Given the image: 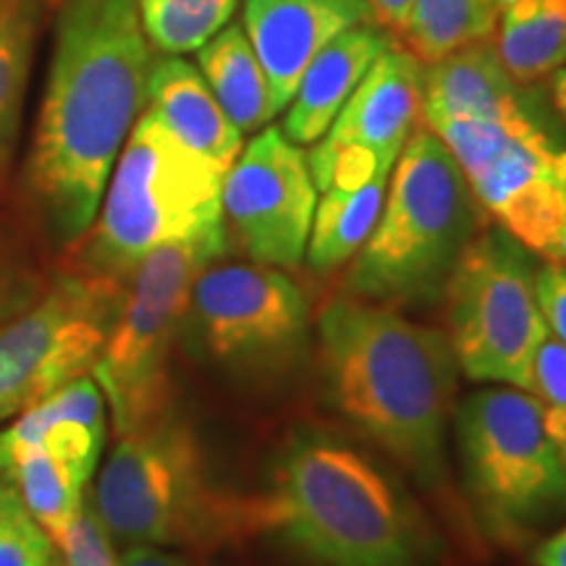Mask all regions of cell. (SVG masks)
Wrapping results in <instances>:
<instances>
[{"instance_id": "cell-1", "label": "cell", "mask_w": 566, "mask_h": 566, "mask_svg": "<svg viewBox=\"0 0 566 566\" xmlns=\"http://www.w3.org/2000/svg\"><path fill=\"white\" fill-rule=\"evenodd\" d=\"M150 66L137 0H59L30 187L63 242L95 223L113 166L147 105Z\"/></svg>"}, {"instance_id": "cell-2", "label": "cell", "mask_w": 566, "mask_h": 566, "mask_svg": "<svg viewBox=\"0 0 566 566\" xmlns=\"http://www.w3.org/2000/svg\"><path fill=\"white\" fill-rule=\"evenodd\" d=\"M317 342L342 415L422 483H438L459 370L449 336L386 304L338 296L323 310Z\"/></svg>"}, {"instance_id": "cell-3", "label": "cell", "mask_w": 566, "mask_h": 566, "mask_svg": "<svg viewBox=\"0 0 566 566\" xmlns=\"http://www.w3.org/2000/svg\"><path fill=\"white\" fill-rule=\"evenodd\" d=\"M250 514L252 530L273 535L310 566L433 562V537L407 495L365 454L323 436L283 451Z\"/></svg>"}, {"instance_id": "cell-4", "label": "cell", "mask_w": 566, "mask_h": 566, "mask_svg": "<svg viewBox=\"0 0 566 566\" xmlns=\"http://www.w3.org/2000/svg\"><path fill=\"white\" fill-rule=\"evenodd\" d=\"M478 208L441 137L430 126L415 129L388 179L378 223L354 254L349 292L386 307L436 302L475 237Z\"/></svg>"}, {"instance_id": "cell-5", "label": "cell", "mask_w": 566, "mask_h": 566, "mask_svg": "<svg viewBox=\"0 0 566 566\" xmlns=\"http://www.w3.org/2000/svg\"><path fill=\"white\" fill-rule=\"evenodd\" d=\"M221 166L142 111L90 226L84 265L90 273L129 281L158 247L226 231Z\"/></svg>"}, {"instance_id": "cell-6", "label": "cell", "mask_w": 566, "mask_h": 566, "mask_svg": "<svg viewBox=\"0 0 566 566\" xmlns=\"http://www.w3.org/2000/svg\"><path fill=\"white\" fill-rule=\"evenodd\" d=\"M90 501L124 546H218L252 533L250 501L210 483L195 430L171 412L118 438Z\"/></svg>"}, {"instance_id": "cell-7", "label": "cell", "mask_w": 566, "mask_h": 566, "mask_svg": "<svg viewBox=\"0 0 566 566\" xmlns=\"http://www.w3.org/2000/svg\"><path fill=\"white\" fill-rule=\"evenodd\" d=\"M229 247V233L174 242L147 254L129 279L116 323L92 367L118 438L150 428L171 405V352L187 323L189 296L205 268Z\"/></svg>"}, {"instance_id": "cell-8", "label": "cell", "mask_w": 566, "mask_h": 566, "mask_svg": "<svg viewBox=\"0 0 566 566\" xmlns=\"http://www.w3.org/2000/svg\"><path fill=\"white\" fill-rule=\"evenodd\" d=\"M424 122L495 226L535 258L566 263V139L554 118L527 126L457 116Z\"/></svg>"}, {"instance_id": "cell-9", "label": "cell", "mask_w": 566, "mask_h": 566, "mask_svg": "<svg viewBox=\"0 0 566 566\" xmlns=\"http://www.w3.org/2000/svg\"><path fill=\"white\" fill-rule=\"evenodd\" d=\"M472 501L495 535L516 541L566 514V464L522 388H485L457 415Z\"/></svg>"}, {"instance_id": "cell-10", "label": "cell", "mask_w": 566, "mask_h": 566, "mask_svg": "<svg viewBox=\"0 0 566 566\" xmlns=\"http://www.w3.org/2000/svg\"><path fill=\"white\" fill-rule=\"evenodd\" d=\"M449 342L467 378L530 391L548 325L535 300L533 254L499 226L472 237L446 281Z\"/></svg>"}, {"instance_id": "cell-11", "label": "cell", "mask_w": 566, "mask_h": 566, "mask_svg": "<svg viewBox=\"0 0 566 566\" xmlns=\"http://www.w3.org/2000/svg\"><path fill=\"white\" fill-rule=\"evenodd\" d=\"M184 331L223 370L279 380L307 357L310 304L281 268L208 265L192 286Z\"/></svg>"}, {"instance_id": "cell-12", "label": "cell", "mask_w": 566, "mask_h": 566, "mask_svg": "<svg viewBox=\"0 0 566 566\" xmlns=\"http://www.w3.org/2000/svg\"><path fill=\"white\" fill-rule=\"evenodd\" d=\"M124 296L122 281L66 275L0 325V422L92 373Z\"/></svg>"}, {"instance_id": "cell-13", "label": "cell", "mask_w": 566, "mask_h": 566, "mask_svg": "<svg viewBox=\"0 0 566 566\" xmlns=\"http://www.w3.org/2000/svg\"><path fill=\"white\" fill-rule=\"evenodd\" d=\"M317 187L307 155L265 126L223 179V223L252 263L296 268L307 252Z\"/></svg>"}, {"instance_id": "cell-14", "label": "cell", "mask_w": 566, "mask_h": 566, "mask_svg": "<svg viewBox=\"0 0 566 566\" xmlns=\"http://www.w3.org/2000/svg\"><path fill=\"white\" fill-rule=\"evenodd\" d=\"M422 111L424 63L401 48H388L307 155L317 192L394 171Z\"/></svg>"}, {"instance_id": "cell-15", "label": "cell", "mask_w": 566, "mask_h": 566, "mask_svg": "<svg viewBox=\"0 0 566 566\" xmlns=\"http://www.w3.org/2000/svg\"><path fill=\"white\" fill-rule=\"evenodd\" d=\"M51 424L30 451L19 457L11 483L38 525L61 548L87 499V483L105 443V396L90 375L48 396Z\"/></svg>"}, {"instance_id": "cell-16", "label": "cell", "mask_w": 566, "mask_h": 566, "mask_svg": "<svg viewBox=\"0 0 566 566\" xmlns=\"http://www.w3.org/2000/svg\"><path fill=\"white\" fill-rule=\"evenodd\" d=\"M363 21H375L367 0H244L242 30L265 71L275 113L292 103L310 61Z\"/></svg>"}, {"instance_id": "cell-17", "label": "cell", "mask_w": 566, "mask_h": 566, "mask_svg": "<svg viewBox=\"0 0 566 566\" xmlns=\"http://www.w3.org/2000/svg\"><path fill=\"white\" fill-rule=\"evenodd\" d=\"M422 116L475 118L504 126H527L554 118L530 84L516 82L485 42L462 48L424 66Z\"/></svg>"}, {"instance_id": "cell-18", "label": "cell", "mask_w": 566, "mask_h": 566, "mask_svg": "<svg viewBox=\"0 0 566 566\" xmlns=\"http://www.w3.org/2000/svg\"><path fill=\"white\" fill-rule=\"evenodd\" d=\"M388 48H394L391 32L378 21H363L336 34L304 69L292 103L286 105V122L281 132L300 147L321 139L357 84Z\"/></svg>"}, {"instance_id": "cell-19", "label": "cell", "mask_w": 566, "mask_h": 566, "mask_svg": "<svg viewBox=\"0 0 566 566\" xmlns=\"http://www.w3.org/2000/svg\"><path fill=\"white\" fill-rule=\"evenodd\" d=\"M145 108L189 150L205 155L223 171H229L242 153L244 134L218 105L200 69L181 55L163 53L153 59Z\"/></svg>"}, {"instance_id": "cell-20", "label": "cell", "mask_w": 566, "mask_h": 566, "mask_svg": "<svg viewBox=\"0 0 566 566\" xmlns=\"http://www.w3.org/2000/svg\"><path fill=\"white\" fill-rule=\"evenodd\" d=\"M491 38L516 82H541L566 66V0H501Z\"/></svg>"}, {"instance_id": "cell-21", "label": "cell", "mask_w": 566, "mask_h": 566, "mask_svg": "<svg viewBox=\"0 0 566 566\" xmlns=\"http://www.w3.org/2000/svg\"><path fill=\"white\" fill-rule=\"evenodd\" d=\"M388 179L391 171H380L365 181L323 189L304 252L313 271H336L363 250L384 210Z\"/></svg>"}, {"instance_id": "cell-22", "label": "cell", "mask_w": 566, "mask_h": 566, "mask_svg": "<svg viewBox=\"0 0 566 566\" xmlns=\"http://www.w3.org/2000/svg\"><path fill=\"white\" fill-rule=\"evenodd\" d=\"M197 69L239 132H260L271 124V87L242 27L229 24L205 42L197 51Z\"/></svg>"}, {"instance_id": "cell-23", "label": "cell", "mask_w": 566, "mask_h": 566, "mask_svg": "<svg viewBox=\"0 0 566 566\" xmlns=\"http://www.w3.org/2000/svg\"><path fill=\"white\" fill-rule=\"evenodd\" d=\"M501 0H415L401 38L417 61L430 63L491 40Z\"/></svg>"}, {"instance_id": "cell-24", "label": "cell", "mask_w": 566, "mask_h": 566, "mask_svg": "<svg viewBox=\"0 0 566 566\" xmlns=\"http://www.w3.org/2000/svg\"><path fill=\"white\" fill-rule=\"evenodd\" d=\"M45 0H0V160L19 132Z\"/></svg>"}, {"instance_id": "cell-25", "label": "cell", "mask_w": 566, "mask_h": 566, "mask_svg": "<svg viewBox=\"0 0 566 566\" xmlns=\"http://www.w3.org/2000/svg\"><path fill=\"white\" fill-rule=\"evenodd\" d=\"M244 0H137L142 30L155 51L184 55L200 51L231 24Z\"/></svg>"}, {"instance_id": "cell-26", "label": "cell", "mask_w": 566, "mask_h": 566, "mask_svg": "<svg viewBox=\"0 0 566 566\" xmlns=\"http://www.w3.org/2000/svg\"><path fill=\"white\" fill-rule=\"evenodd\" d=\"M55 562L53 537L38 525L17 488L0 485V566H48Z\"/></svg>"}, {"instance_id": "cell-27", "label": "cell", "mask_w": 566, "mask_h": 566, "mask_svg": "<svg viewBox=\"0 0 566 566\" xmlns=\"http://www.w3.org/2000/svg\"><path fill=\"white\" fill-rule=\"evenodd\" d=\"M530 396L541 409L551 443L566 464V346L551 334L543 338L535 354Z\"/></svg>"}, {"instance_id": "cell-28", "label": "cell", "mask_w": 566, "mask_h": 566, "mask_svg": "<svg viewBox=\"0 0 566 566\" xmlns=\"http://www.w3.org/2000/svg\"><path fill=\"white\" fill-rule=\"evenodd\" d=\"M66 566H122L116 551H113V537L103 527L101 516L92 506L90 495L76 514L74 525L69 527L61 543Z\"/></svg>"}, {"instance_id": "cell-29", "label": "cell", "mask_w": 566, "mask_h": 566, "mask_svg": "<svg viewBox=\"0 0 566 566\" xmlns=\"http://www.w3.org/2000/svg\"><path fill=\"white\" fill-rule=\"evenodd\" d=\"M535 300L551 336L566 346V263H548L535 271Z\"/></svg>"}, {"instance_id": "cell-30", "label": "cell", "mask_w": 566, "mask_h": 566, "mask_svg": "<svg viewBox=\"0 0 566 566\" xmlns=\"http://www.w3.org/2000/svg\"><path fill=\"white\" fill-rule=\"evenodd\" d=\"M32 283L19 275L0 273V325L9 323L13 315H19L27 304H32Z\"/></svg>"}, {"instance_id": "cell-31", "label": "cell", "mask_w": 566, "mask_h": 566, "mask_svg": "<svg viewBox=\"0 0 566 566\" xmlns=\"http://www.w3.org/2000/svg\"><path fill=\"white\" fill-rule=\"evenodd\" d=\"M118 558H122V566H195L189 558L160 546H126Z\"/></svg>"}, {"instance_id": "cell-32", "label": "cell", "mask_w": 566, "mask_h": 566, "mask_svg": "<svg viewBox=\"0 0 566 566\" xmlns=\"http://www.w3.org/2000/svg\"><path fill=\"white\" fill-rule=\"evenodd\" d=\"M367 3H370L373 19L378 21L384 30L401 34L407 27L409 11H412L415 0H367Z\"/></svg>"}, {"instance_id": "cell-33", "label": "cell", "mask_w": 566, "mask_h": 566, "mask_svg": "<svg viewBox=\"0 0 566 566\" xmlns=\"http://www.w3.org/2000/svg\"><path fill=\"white\" fill-rule=\"evenodd\" d=\"M533 566H566V527L558 530L543 543H537L530 556Z\"/></svg>"}, {"instance_id": "cell-34", "label": "cell", "mask_w": 566, "mask_h": 566, "mask_svg": "<svg viewBox=\"0 0 566 566\" xmlns=\"http://www.w3.org/2000/svg\"><path fill=\"white\" fill-rule=\"evenodd\" d=\"M554 103H556L558 116H562L566 124V66L558 69L554 74Z\"/></svg>"}, {"instance_id": "cell-35", "label": "cell", "mask_w": 566, "mask_h": 566, "mask_svg": "<svg viewBox=\"0 0 566 566\" xmlns=\"http://www.w3.org/2000/svg\"><path fill=\"white\" fill-rule=\"evenodd\" d=\"M48 566H63V564H59V562H51Z\"/></svg>"}]
</instances>
